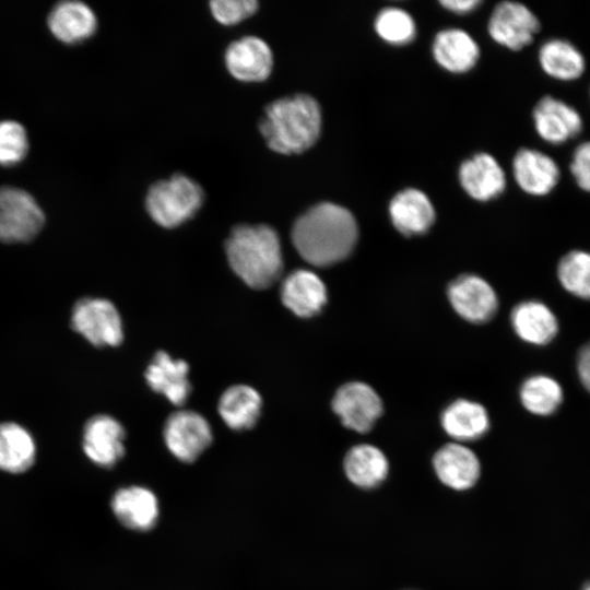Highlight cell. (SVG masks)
<instances>
[{"label":"cell","instance_id":"obj_20","mask_svg":"<svg viewBox=\"0 0 590 590\" xmlns=\"http://www.w3.org/2000/svg\"><path fill=\"white\" fill-rule=\"evenodd\" d=\"M188 371L185 361L174 359L160 351L148 366L145 378L153 391L165 396L175 405H182L191 391Z\"/></svg>","mask_w":590,"mask_h":590},{"label":"cell","instance_id":"obj_22","mask_svg":"<svg viewBox=\"0 0 590 590\" xmlns=\"http://www.w3.org/2000/svg\"><path fill=\"white\" fill-rule=\"evenodd\" d=\"M48 27L60 42L75 44L91 37L97 20L88 5L80 1L58 3L48 16Z\"/></svg>","mask_w":590,"mask_h":590},{"label":"cell","instance_id":"obj_5","mask_svg":"<svg viewBox=\"0 0 590 590\" xmlns=\"http://www.w3.org/2000/svg\"><path fill=\"white\" fill-rule=\"evenodd\" d=\"M45 215L36 200L15 187L0 189V240L25 243L42 229Z\"/></svg>","mask_w":590,"mask_h":590},{"label":"cell","instance_id":"obj_30","mask_svg":"<svg viewBox=\"0 0 590 590\" xmlns=\"http://www.w3.org/2000/svg\"><path fill=\"white\" fill-rule=\"evenodd\" d=\"M556 274L567 293L590 300V251L574 249L566 252L557 263Z\"/></svg>","mask_w":590,"mask_h":590},{"label":"cell","instance_id":"obj_33","mask_svg":"<svg viewBox=\"0 0 590 590\" xmlns=\"http://www.w3.org/2000/svg\"><path fill=\"white\" fill-rule=\"evenodd\" d=\"M256 0H214L210 2L213 16L224 25L237 24L258 10Z\"/></svg>","mask_w":590,"mask_h":590},{"label":"cell","instance_id":"obj_6","mask_svg":"<svg viewBox=\"0 0 590 590\" xmlns=\"http://www.w3.org/2000/svg\"><path fill=\"white\" fill-rule=\"evenodd\" d=\"M71 326L95 346L121 343L122 322L115 305L104 298L84 297L72 309Z\"/></svg>","mask_w":590,"mask_h":590},{"label":"cell","instance_id":"obj_18","mask_svg":"<svg viewBox=\"0 0 590 590\" xmlns=\"http://www.w3.org/2000/svg\"><path fill=\"white\" fill-rule=\"evenodd\" d=\"M283 304L299 317L318 314L327 302V290L321 279L305 269L290 273L282 283Z\"/></svg>","mask_w":590,"mask_h":590},{"label":"cell","instance_id":"obj_3","mask_svg":"<svg viewBox=\"0 0 590 590\" xmlns=\"http://www.w3.org/2000/svg\"><path fill=\"white\" fill-rule=\"evenodd\" d=\"M225 249L233 271L252 288H267L281 275L280 238L268 225L236 226L226 240Z\"/></svg>","mask_w":590,"mask_h":590},{"label":"cell","instance_id":"obj_16","mask_svg":"<svg viewBox=\"0 0 590 590\" xmlns=\"http://www.w3.org/2000/svg\"><path fill=\"white\" fill-rule=\"evenodd\" d=\"M111 509L121 524L135 531L152 529L160 512L155 494L138 485L118 489L111 498Z\"/></svg>","mask_w":590,"mask_h":590},{"label":"cell","instance_id":"obj_12","mask_svg":"<svg viewBox=\"0 0 590 590\" xmlns=\"http://www.w3.org/2000/svg\"><path fill=\"white\" fill-rule=\"evenodd\" d=\"M125 428L114 417H91L83 429L82 447L86 457L103 468L114 467L125 455Z\"/></svg>","mask_w":590,"mask_h":590},{"label":"cell","instance_id":"obj_21","mask_svg":"<svg viewBox=\"0 0 590 590\" xmlns=\"http://www.w3.org/2000/svg\"><path fill=\"white\" fill-rule=\"evenodd\" d=\"M462 188L474 199L486 201L500 194L506 186L504 170L486 153H480L462 163L459 169Z\"/></svg>","mask_w":590,"mask_h":590},{"label":"cell","instance_id":"obj_7","mask_svg":"<svg viewBox=\"0 0 590 590\" xmlns=\"http://www.w3.org/2000/svg\"><path fill=\"white\" fill-rule=\"evenodd\" d=\"M163 435L168 450L182 462H193L212 441L206 420L189 410L173 413L165 422Z\"/></svg>","mask_w":590,"mask_h":590},{"label":"cell","instance_id":"obj_32","mask_svg":"<svg viewBox=\"0 0 590 590\" xmlns=\"http://www.w3.org/2000/svg\"><path fill=\"white\" fill-rule=\"evenodd\" d=\"M28 149L24 127L11 120L0 122V164L10 166L22 161Z\"/></svg>","mask_w":590,"mask_h":590},{"label":"cell","instance_id":"obj_36","mask_svg":"<svg viewBox=\"0 0 590 590\" xmlns=\"http://www.w3.org/2000/svg\"><path fill=\"white\" fill-rule=\"evenodd\" d=\"M440 3L448 10L457 13H465L473 10L481 2L479 0H445Z\"/></svg>","mask_w":590,"mask_h":590},{"label":"cell","instance_id":"obj_4","mask_svg":"<svg viewBox=\"0 0 590 590\" xmlns=\"http://www.w3.org/2000/svg\"><path fill=\"white\" fill-rule=\"evenodd\" d=\"M203 202V190L186 175L175 174L152 185L145 208L158 225L173 228L191 219Z\"/></svg>","mask_w":590,"mask_h":590},{"label":"cell","instance_id":"obj_8","mask_svg":"<svg viewBox=\"0 0 590 590\" xmlns=\"http://www.w3.org/2000/svg\"><path fill=\"white\" fill-rule=\"evenodd\" d=\"M332 409L345 427L367 433L381 415L382 403L370 386L354 381L339 388L332 400Z\"/></svg>","mask_w":590,"mask_h":590},{"label":"cell","instance_id":"obj_34","mask_svg":"<svg viewBox=\"0 0 590 590\" xmlns=\"http://www.w3.org/2000/svg\"><path fill=\"white\" fill-rule=\"evenodd\" d=\"M569 169L576 185L590 192V141L581 142L575 148Z\"/></svg>","mask_w":590,"mask_h":590},{"label":"cell","instance_id":"obj_19","mask_svg":"<svg viewBox=\"0 0 590 590\" xmlns=\"http://www.w3.org/2000/svg\"><path fill=\"white\" fill-rule=\"evenodd\" d=\"M394 227L403 235L426 233L435 221V210L428 197L421 190L409 188L397 193L389 204Z\"/></svg>","mask_w":590,"mask_h":590},{"label":"cell","instance_id":"obj_26","mask_svg":"<svg viewBox=\"0 0 590 590\" xmlns=\"http://www.w3.org/2000/svg\"><path fill=\"white\" fill-rule=\"evenodd\" d=\"M444 430L458 441L482 437L489 427L486 410L476 402L460 399L449 404L440 417Z\"/></svg>","mask_w":590,"mask_h":590},{"label":"cell","instance_id":"obj_14","mask_svg":"<svg viewBox=\"0 0 590 590\" xmlns=\"http://www.w3.org/2000/svg\"><path fill=\"white\" fill-rule=\"evenodd\" d=\"M512 173L518 186L536 197L551 193L560 179V169L552 156L527 148L516 153Z\"/></svg>","mask_w":590,"mask_h":590},{"label":"cell","instance_id":"obj_17","mask_svg":"<svg viewBox=\"0 0 590 590\" xmlns=\"http://www.w3.org/2000/svg\"><path fill=\"white\" fill-rule=\"evenodd\" d=\"M510 321L522 341L539 346L551 343L559 330L556 315L540 300H526L516 305Z\"/></svg>","mask_w":590,"mask_h":590},{"label":"cell","instance_id":"obj_24","mask_svg":"<svg viewBox=\"0 0 590 590\" xmlns=\"http://www.w3.org/2000/svg\"><path fill=\"white\" fill-rule=\"evenodd\" d=\"M349 481L361 488H374L381 484L389 472V462L385 453L368 444L352 447L343 462Z\"/></svg>","mask_w":590,"mask_h":590},{"label":"cell","instance_id":"obj_35","mask_svg":"<svg viewBox=\"0 0 590 590\" xmlns=\"http://www.w3.org/2000/svg\"><path fill=\"white\" fill-rule=\"evenodd\" d=\"M576 370L581 386L590 393V341L585 343L577 353Z\"/></svg>","mask_w":590,"mask_h":590},{"label":"cell","instance_id":"obj_11","mask_svg":"<svg viewBox=\"0 0 590 590\" xmlns=\"http://www.w3.org/2000/svg\"><path fill=\"white\" fill-rule=\"evenodd\" d=\"M448 298L453 309L465 320L483 323L494 317L498 299L493 287L483 279L467 274L448 286Z\"/></svg>","mask_w":590,"mask_h":590},{"label":"cell","instance_id":"obj_2","mask_svg":"<svg viewBox=\"0 0 590 590\" xmlns=\"http://www.w3.org/2000/svg\"><path fill=\"white\" fill-rule=\"evenodd\" d=\"M321 121L318 102L309 95L296 94L269 104L259 122V130L272 151L292 155L316 143Z\"/></svg>","mask_w":590,"mask_h":590},{"label":"cell","instance_id":"obj_37","mask_svg":"<svg viewBox=\"0 0 590 590\" xmlns=\"http://www.w3.org/2000/svg\"><path fill=\"white\" fill-rule=\"evenodd\" d=\"M581 590H590V580L582 586Z\"/></svg>","mask_w":590,"mask_h":590},{"label":"cell","instance_id":"obj_23","mask_svg":"<svg viewBox=\"0 0 590 590\" xmlns=\"http://www.w3.org/2000/svg\"><path fill=\"white\" fill-rule=\"evenodd\" d=\"M539 63L551 78L569 82L578 80L586 71V58L580 49L564 38H552L539 49Z\"/></svg>","mask_w":590,"mask_h":590},{"label":"cell","instance_id":"obj_31","mask_svg":"<svg viewBox=\"0 0 590 590\" xmlns=\"http://www.w3.org/2000/svg\"><path fill=\"white\" fill-rule=\"evenodd\" d=\"M375 30L384 40L397 45L411 42L415 35L413 19L398 8L384 9L376 17Z\"/></svg>","mask_w":590,"mask_h":590},{"label":"cell","instance_id":"obj_29","mask_svg":"<svg viewBox=\"0 0 590 590\" xmlns=\"http://www.w3.org/2000/svg\"><path fill=\"white\" fill-rule=\"evenodd\" d=\"M520 401L524 409L539 416H550L564 401L562 385L548 375H533L520 387Z\"/></svg>","mask_w":590,"mask_h":590},{"label":"cell","instance_id":"obj_13","mask_svg":"<svg viewBox=\"0 0 590 590\" xmlns=\"http://www.w3.org/2000/svg\"><path fill=\"white\" fill-rule=\"evenodd\" d=\"M228 72L243 82L266 80L273 66V56L268 44L256 36H245L229 44L225 51Z\"/></svg>","mask_w":590,"mask_h":590},{"label":"cell","instance_id":"obj_10","mask_svg":"<svg viewBox=\"0 0 590 590\" xmlns=\"http://www.w3.org/2000/svg\"><path fill=\"white\" fill-rule=\"evenodd\" d=\"M532 117L536 133L553 145L565 144L579 135L583 128L580 113L552 95L542 97L535 104Z\"/></svg>","mask_w":590,"mask_h":590},{"label":"cell","instance_id":"obj_27","mask_svg":"<svg viewBox=\"0 0 590 590\" xmlns=\"http://www.w3.org/2000/svg\"><path fill=\"white\" fill-rule=\"evenodd\" d=\"M36 445L30 432L14 422L0 424V470L19 474L35 462Z\"/></svg>","mask_w":590,"mask_h":590},{"label":"cell","instance_id":"obj_9","mask_svg":"<svg viewBox=\"0 0 590 590\" xmlns=\"http://www.w3.org/2000/svg\"><path fill=\"white\" fill-rule=\"evenodd\" d=\"M539 31L540 22L535 14L516 1L499 2L488 22L492 38L511 50H519L531 44Z\"/></svg>","mask_w":590,"mask_h":590},{"label":"cell","instance_id":"obj_25","mask_svg":"<svg viewBox=\"0 0 590 590\" xmlns=\"http://www.w3.org/2000/svg\"><path fill=\"white\" fill-rule=\"evenodd\" d=\"M433 55L444 69L461 73L473 68L479 59L480 50L468 33L450 28L436 35Z\"/></svg>","mask_w":590,"mask_h":590},{"label":"cell","instance_id":"obj_28","mask_svg":"<svg viewBox=\"0 0 590 590\" xmlns=\"http://www.w3.org/2000/svg\"><path fill=\"white\" fill-rule=\"evenodd\" d=\"M261 410V398L251 387L235 385L224 391L219 402V413L234 430L251 428Z\"/></svg>","mask_w":590,"mask_h":590},{"label":"cell","instance_id":"obj_1","mask_svg":"<svg viewBox=\"0 0 590 590\" xmlns=\"http://www.w3.org/2000/svg\"><path fill=\"white\" fill-rule=\"evenodd\" d=\"M357 224L345 208L323 202L302 214L292 228L293 245L300 257L316 267L345 259L357 241Z\"/></svg>","mask_w":590,"mask_h":590},{"label":"cell","instance_id":"obj_15","mask_svg":"<svg viewBox=\"0 0 590 590\" xmlns=\"http://www.w3.org/2000/svg\"><path fill=\"white\" fill-rule=\"evenodd\" d=\"M433 468L438 480L455 491L473 487L481 475L476 455L459 442H450L438 449L433 458Z\"/></svg>","mask_w":590,"mask_h":590}]
</instances>
